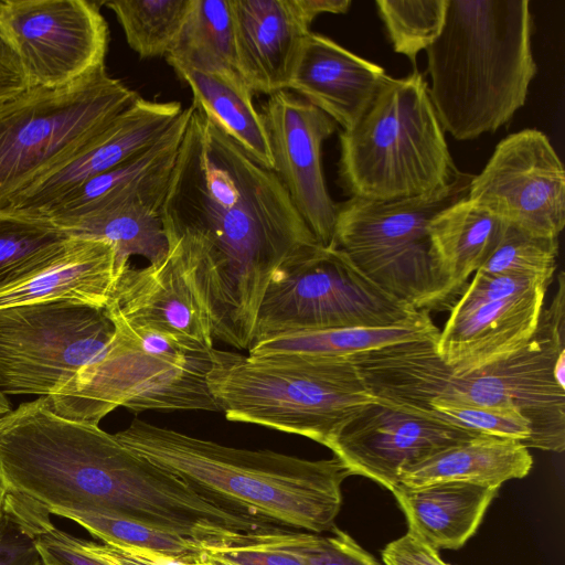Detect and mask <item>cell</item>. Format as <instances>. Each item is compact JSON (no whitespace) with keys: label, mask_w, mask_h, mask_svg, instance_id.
<instances>
[{"label":"cell","mask_w":565,"mask_h":565,"mask_svg":"<svg viewBox=\"0 0 565 565\" xmlns=\"http://www.w3.org/2000/svg\"><path fill=\"white\" fill-rule=\"evenodd\" d=\"M161 216L183 244L213 338L248 350L273 275L318 244L277 174L192 105Z\"/></svg>","instance_id":"cell-1"},{"label":"cell","mask_w":565,"mask_h":565,"mask_svg":"<svg viewBox=\"0 0 565 565\" xmlns=\"http://www.w3.org/2000/svg\"><path fill=\"white\" fill-rule=\"evenodd\" d=\"M437 337L385 345L353 362L374 399L423 415L433 399L514 408L531 424L526 448H565V284L542 309L531 339L483 366L457 372L436 351Z\"/></svg>","instance_id":"cell-2"},{"label":"cell","mask_w":565,"mask_h":565,"mask_svg":"<svg viewBox=\"0 0 565 565\" xmlns=\"http://www.w3.org/2000/svg\"><path fill=\"white\" fill-rule=\"evenodd\" d=\"M115 436L211 498L273 524L313 533L334 526L341 486L351 476L335 456L309 460L235 448L141 419Z\"/></svg>","instance_id":"cell-3"},{"label":"cell","mask_w":565,"mask_h":565,"mask_svg":"<svg viewBox=\"0 0 565 565\" xmlns=\"http://www.w3.org/2000/svg\"><path fill=\"white\" fill-rule=\"evenodd\" d=\"M531 35L527 0H447L443 30L426 50L444 131L472 140L511 120L537 72Z\"/></svg>","instance_id":"cell-4"},{"label":"cell","mask_w":565,"mask_h":565,"mask_svg":"<svg viewBox=\"0 0 565 565\" xmlns=\"http://www.w3.org/2000/svg\"><path fill=\"white\" fill-rule=\"evenodd\" d=\"M105 354L47 397L63 418L99 425L118 406L131 412H220L209 385L213 348L157 326L111 319Z\"/></svg>","instance_id":"cell-5"},{"label":"cell","mask_w":565,"mask_h":565,"mask_svg":"<svg viewBox=\"0 0 565 565\" xmlns=\"http://www.w3.org/2000/svg\"><path fill=\"white\" fill-rule=\"evenodd\" d=\"M339 140V179L350 198H416L448 186L461 173L417 68L403 78L386 75L362 118Z\"/></svg>","instance_id":"cell-6"},{"label":"cell","mask_w":565,"mask_h":565,"mask_svg":"<svg viewBox=\"0 0 565 565\" xmlns=\"http://www.w3.org/2000/svg\"><path fill=\"white\" fill-rule=\"evenodd\" d=\"M206 380L228 420L300 435L323 446L374 401L348 360L249 356L213 348Z\"/></svg>","instance_id":"cell-7"},{"label":"cell","mask_w":565,"mask_h":565,"mask_svg":"<svg viewBox=\"0 0 565 565\" xmlns=\"http://www.w3.org/2000/svg\"><path fill=\"white\" fill-rule=\"evenodd\" d=\"M472 175L416 198L337 204L334 247L369 279L417 310L441 308L451 297L435 260L428 226L444 209L467 198Z\"/></svg>","instance_id":"cell-8"},{"label":"cell","mask_w":565,"mask_h":565,"mask_svg":"<svg viewBox=\"0 0 565 565\" xmlns=\"http://www.w3.org/2000/svg\"><path fill=\"white\" fill-rule=\"evenodd\" d=\"M139 95L102 66L0 104V209L98 135Z\"/></svg>","instance_id":"cell-9"},{"label":"cell","mask_w":565,"mask_h":565,"mask_svg":"<svg viewBox=\"0 0 565 565\" xmlns=\"http://www.w3.org/2000/svg\"><path fill=\"white\" fill-rule=\"evenodd\" d=\"M425 312L429 311L384 291L341 250L312 244L273 275L259 305L253 342L300 331L403 326Z\"/></svg>","instance_id":"cell-10"},{"label":"cell","mask_w":565,"mask_h":565,"mask_svg":"<svg viewBox=\"0 0 565 565\" xmlns=\"http://www.w3.org/2000/svg\"><path fill=\"white\" fill-rule=\"evenodd\" d=\"M114 334L104 308L40 302L0 309V391L50 397L98 361Z\"/></svg>","instance_id":"cell-11"},{"label":"cell","mask_w":565,"mask_h":565,"mask_svg":"<svg viewBox=\"0 0 565 565\" xmlns=\"http://www.w3.org/2000/svg\"><path fill=\"white\" fill-rule=\"evenodd\" d=\"M551 282L476 271L439 331L436 351L451 370L483 366L522 348L533 335Z\"/></svg>","instance_id":"cell-12"},{"label":"cell","mask_w":565,"mask_h":565,"mask_svg":"<svg viewBox=\"0 0 565 565\" xmlns=\"http://www.w3.org/2000/svg\"><path fill=\"white\" fill-rule=\"evenodd\" d=\"M467 199L531 235L558 238L565 225V171L548 138L523 129L502 139Z\"/></svg>","instance_id":"cell-13"},{"label":"cell","mask_w":565,"mask_h":565,"mask_svg":"<svg viewBox=\"0 0 565 565\" xmlns=\"http://www.w3.org/2000/svg\"><path fill=\"white\" fill-rule=\"evenodd\" d=\"M1 17L30 86H66L105 66L109 31L95 2L7 0Z\"/></svg>","instance_id":"cell-14"},{"label":"cell","mask_w":565,"mask_h":565,"mask_svg":"<svg viewBox=\"0 0 565 565\" xmlns=\"http://www.w3.org/2000/svg\"><path fill=\"white\" fill-rule=\"evenodd\" d=\"M259 114L274 172L317 243L331 247L338 203L327 189L321 148L337 124L288 89L270 95Z\"/></svg>","instance_id":"cell-15"},{"label":"cell","mask_w":565,"mask_h":565,"mask_svg":"<svg viewBox=\"0 0 565 565\" xmlns=\"http://www.w3.org/2000/svg\"><path fill=\"white\" fill-rule=\"evenodd\" d=\"M479 436L484 435L374 399L343 424L326 447L351 476L369 478L393 492L408 466Z\"/></svg>","instance_id":"cell-16"},{"label":"cell","mask_w":565,"mask_h":565,"mask_svg":"<svg viewBox=\"0 0 565 565\" xmlns=\"http://www.w3.org/2000/svg\"><path fill=\"white\" fill-rule=\"evenodd\" d=\"M179 102L138 96L72 157L19 193L7 207L41 213L86 181L156 142L180 116Z\"/></svg>","instance_id":"cell-17"},{"label":"cell","mask_w":565,"mask_h":565,"mask_svg":"<svg viewBox=\"0 0 565 565\" xmlns=\"http://www.w3.org/2000/svg\"><path fill=\"white\" fill-rule=\"evenodd\" d=\"M168 241L161 260L122 271L104 309L110 319L157 326L213 348L210 318L193 285L182 242Z\"/></svg>","instance_id":"cell-18"},{"label":"cell","mask_w":565,"mask_h":565,"mask_svg":"<svg viewBox=\"0 0 565 565\" xmlns=\"http://www.w3.org/2000/svg\"><path fill=\"white\" fill-rule=\"evenodd\" d=\"M191 113L192 105L183 108L151 146L86 181L39 214L58 225L125 205L141 204L161 210Z\"/></svg>","instance_id":"cell-19"},{"label":"cell","mask_w":565,"mask_h":565,"mask_svg":"<svg viewBox=\"0 0 565 565\" xmlns=\"http://www.w3.org/2000/svg\"><path fill=\"white\" fill-rule=\"evenodd\" d=\"M236 70L252 92L289 87L308 25L294 0H231Z\"/></svg>","instance_id":"cell-20"},{"label":"cell","mask_w":565,"mask_h":565,"mask_svg":"<svg viewBox=\"0 0 565 565\" xmlns=\"http://www.w3.org/2000/svg\"><path fill=\"white\" fill-rule=\"evenodd\" d=\"M385 77L380 65L310 31L288 90L323 111L343 130H350L367 110Z\"/></svg>","instance_id":"cell-21"},{"label":"cell","mask_w":565,"mask_h":565,"mask_svg":"<svg viewBox=\"0 0 565 565\" xmlns=\"http://www.w3.org/2000/svg\"><path fill=\"white\" fill-rule=\"evenodd\" d=\"M117 281L114 247L75 238L53 265L0 290V309L40 302H75L105 308Z\"/></svg>","instance_id":"cell-22"},{"label":"cell","mask_w":565,"mask_h":565,"mask_svg":"<svg viewBox=\"0 0 565 565\" xmlns=\"http://www.w3.org/2000/svg\"><path fill=\"white\" fill-rule=\"evenodd\" d=\"M499 488L447 481L392 492L403 511L408 532L431 547L459 550L477 532Z\"/></svg>","instance_id":"cell-23"},{"label":"cell","mask_w":565,"mask_h":565,"mask_svg":"<svg viewBox=\"0 0 565 565\" xmlns=\"http://www.w3.org/2000/svg\"><path fill=\"white\" fill-rule=\"evenodd\" d=\"M532 466V455L522 443L479 436L408 466L402 470L398 484L416 488L461 481L500 488L508 480L524 478Z\"/></svg>","instance_id":"cell-24"},{"label":"cell","mask_w":565,"mask_h":565,"mask_svg":"<svg viewBox=\"0 0 565 565\" xmlns=\"http://www.w3.org/2000/svg\"><path fill=\"white\" fill-rule=\"evenodd\" d=\"M170 66L191 88L192 105L249 156L273 170L263 119L253 103V92L241 74L236 70L198 71L179 64Z\"/></svg>","instance_id":"cell-25"},{"label":"cell","mask_w":565,"mask_h":565,"mask_svg":"<svg viewBox=\"0 0 565 565\" xmlns=\"http://www.w3.org/2000/svg\"><path fill=\"white\" fill-rule=\"evenodd\" d=\"M505 225L467 198L444 209L430 221L433 254L451 297L462 292L468 278L488 259Z\"/></svg>","instance_id":"cell-26"},{"label":"cell","mask_w":565,"mask_h":565,"mask_svg":"<svg viewBox=\"0 0 565 565\" xmlns=\"http://www.w3.org/2000/svg\"><path fill=\"white\" fill-rule=\"evenodd\" d=\"M439 329L425 312L415 322L387 328H341L300 331L253 342L249 356L297 355L315 360H348L385 345L437 337Z\"/></svg>","instance_id":"cell-27"},{"label":"cell","mask_w":565,"mask_h":565,"mask_svg":"<svg viewBox=\"0 0 565 565\" xmlns=\"http://www.w3.org/2000/svg\"><path fill=\"white\" fill-rule=\"evenodd\" d=\"M70 237L102 239L116 254L117 279L130 266L132 256L152 264L169 250L161 210L148 205L119 206L56 225Z\"/></svg>","instance_id":"cell-28"},{"label":"cell","mask_w":565,"mask_h":565,"mask_svg":"<svg viewBox=\"0 0 565 565\" xmlns=\"http://www.w3.org/2000/svg\"><path fill=\"white\" fill-rule=\"evenodd\" d=\"M72 242L73 237L42 214L0 209V290L53 265Z\"/></svg>","instance_id":"cell-29"},{"label":"cell","mask_w":565,"mask_h":565,"mask_svg":"<svg viewBox=\"0 0 565 565\" xmlns=\"http://www.w3.org/2000/svg\"><path fill=\"white\" fill-rule=\"evenodd\" d=\"M166 60L198 71L236 70L231 0H192Z\"/></svg>","instance_id":"cell-30"},{"label":"cell","mask_w":565,"mask_h":565,"mask_svg":"<svg viewBox=\"0 0 565 565\" xmlns=\"http://www.w3.org/2000/svg\"><path fill=\"white\" fill-rule=\"evenodd\" d=\"M192 0H111L126 41L140 58L166 56L172 50Z\"/></svg>","instance_id":"cell-31"},{"label":"cell","mask_w":565,"mask_h":565,"mask_svg":"<svg viewBox=\"0 0 565 565\" xmlns=\"http://www.w3.org/2000/svg\"><path fill=\"white\" fill-rule=\"evenodd\" d=\"M49 514L71 520L102 542H114L153 550L171 556L193 561L204 544L167 532L132 518L99 509L72 510L53 508Z\"/></svg>","instance_id":"cell-32"},{"label":"cell","mask_w":565,"mask_h":565,"mask_svg":"<svg viewBox=\"0 0 565 565\" xmlns=\"http://www.w3.org/2000/svg\"><path fill=\"white\" fill-rule=\"evenodd\" d=\"M375 4L394 51L416 68L418 53L443 30L447 0H376Z\"/></svg>","instance_id":"cell-33"},{"label":"cell","mask_w":565,"mask_h":565,"mask_svg":"<svg viewBox=\"0 0 565 565\" xmlns=\"http://www.w3.org/2000/svg\"><path fill=\"white\" fill-rule=\"evenodd\" d=\"M321 536L274 527L252 532L259 543L299 557L306 565H382L344 531L333 526Z\"/></svg>","instance_id":"cell-34"},{"label":"cell","mask_w":565,"mask_h":565,"mask_svg":"<svg viewBox=\"0 0 565 565\" xmlns=\"http://www.w3.org/2000/svg\"><path fill=\"white\" fill-rule=\"evenodd\" d=\"M558 256V238L531 235L507 224L483 265L489 275H520L552 281Z\"/></svg>","instance_id":"cell-35"},{"label":"cell","mask_w":565,"mask_h":565,"mask_svg":"<svg viewBox=\"0 0 565 565\" xmlns=\"http://www.w3.org/2000/svg\"><path fill=\"white\" fill-rule=\"evenodd\" d=\"M423 415L480 435L514 439L525 447L532 436L531 424L514 408L433 399Z\"/></svg>","instance_id":"cell-36"},{"label":"cell","mask_w":565,"mask_h":565,"mask_svg":"<svg viewBox=\"0 0 565 565\" xmlns=\"http://www.w3.org/2000/svg\"><path fill=\"white\" fill-rule=\"evenodd\" d=\"M250 533L243 534L233 543L206 546L203 550L233 565H306L292 554L259 543Z\"/></svg>","instance_id":"cell-37"},{"label":"cell","mask_w":565,"mask_h":565,"mask_svg":"<svg viewBox=\"0 0 565 565\" xmlns=\"http://www.w3.org/2000/svg\"><path fill=\"white\" fill-rule=\"evenodd\" d=\"M84 548L110 565H196L189 561L153 550L114 542L96 543L79 539Z\"/></svg>","instance_id":"cell-38"},{"label":"cell","mask_w":565,"mask_h":565,"mask_svg":"<svg viewBox=\"0 0 565 565\" xmlns=\"http://www.w3.org/2000/svg\"><path fill=\"white\" fill-rule=\"evenodd\" d=\"M0 565H42L33 535L6 510L0 527Z\"/></svg>","instance_id":"cell-39"},{"label":"cell","mask_w":565,"mask_h":565,"mask_svg":"<svg viewBox=\"0 0 565 565\" xmlns=\"http://www.w3.org/2000/svg\"><path fill=\"white\" fill-rule=\"evenodd\" d=\"M0 1V104L30 86L19 52L1 17Z\"/></svg>","instance_id":"cell-40"},{"label":"cell","mask_w":565,"mask_h":565,"mask_svg":"<svg viewBox=\"0 0 565 565\" xmlns=\"http://www.w3.org/2000/svg\"><path fill=\"white\" fill-rule=\"evenodd\" d=\"M382 558L385 565H449L436 548L408 531L384 547Z\"/></svg>","instance_id":"cell-41"},{"label":"cell","mask_w":565,"mask_h":565,"mask_svg":"<svg viewBox=\"0 0 565 565\" xmlns=\"http://www.w3.org/2000/svg\"><path fill=\"white\" fill-rule=\"evenodd\" d=\"M294 3L308 25L321 13H345L351 0H294Z\"/></svg>","instance_id":"cell-42"},{"label":"cell","mask_w":565,"mask_h":565,"mask_svg":"<svg viewBox=\"0 0 565 565\" xmlns=\"http://www.w3.org/2000/svg\"><path fill=\"white\" fill-rule=\"evenodd\" d=\"M196 565H233L217 557L207 554L204 550L201 551L195 559Z\"/></svg>","instance_id":"cell-43"},{"label":"cell","mask_w":565,"mask_h":565,"mask_svg":"<svg viewBox=\"0 0 565 565\" xmlns=\"http://www.w3.org/2000/svg\"><path fill=\"white\" fill-rule=\"evenodd\" d=\"M11 404L6 394L0 391V417L11 411Z\"/></svg>","instance_id":"cell-44"},{"label":"cell","mask_w":565,"mask_h":565,"mask_svg":"<svg viewBox=\"0 0 565 565\" xmlns=\"http://www.w3.org/2000/svg\"><path fill=\"white\" fill-rule=\"evenodd\" d=\"M6 497H7V490L3 484L2 479L0 478V521L2 520L3 514H4Z\"/></svg>","instance_id":"cell-45"},{"label":"cell","mask_w":565,"mask_h":565,"mask_svg":"<svg viewBox=\"0 0 565 565\" xmlns=\"http://www.w3.org/2000/svg\"><path fill=\"white\" fill-rule=\"evenodd\" d=\"M2 520L0 521V527H1Z\"/></svg>","instance_id":"cell-46"}]
</instances>
